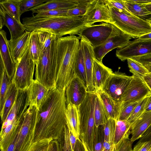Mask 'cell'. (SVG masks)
<instances>
[{
    "label": "cell",
    "instance_id": "8992f818",
    "mask_svg": "<svg viewBox=\"0 0 151 151\" xmlns=\"http://www.w3.org/2000/svg\"><path fill=\"white\" fill-rule=\"evenodd\" d=\"M111 24L132 38H137L151 32V25L147 20L134 15H129L108 6Z\"/></svg>",
    "mask_w": 151,
    "mask_h": 151
},
{
    "label": "cell",
    "instance_id": "d6a6232c",
    "mask_svg": "<svg viewBox=\"0 0 151 151\" xmlns=\"http://www.w3.org/2000/svg\"><path fill=\"white\" fill-rule=\"evenodd\" d=\"M28 47L31 55L36 65L38 61L40 52L38 31H34L31 32Z\"/></svg>",
    "mask_w": 151,
    "mask_h": 151
},
{
    "label": "cell",
    "instance_id": "83f0119b",
    "mask_svg": "<svg viewBox=\"0 0 151 151\" xmlns=\"http://www.w3.org/2000/svg\"><path fill=\"white\" fill-rule=\"evenodd\" d=\"M94 116L96 127L104 125L110 118L99 96L96 93Z\"/></svg>",
    "mask_w": 151,
    "mask_h": 151
},
{
    "label": "cell",
    "instance_id": "44dd1931",
    "mask_svg": "<svg viewBox=\"0 0 151 151\" xmlns=\"http://www.w3.org/2000/svg\"><path fill=\"white\" fill-rule=\"evenodd\" d=\"M28 89L29 106H35L38 110L49 89L35 79H34Z\"/></svg>",
    "mask_w": 151,
    "mask_h": 151
},
{
    "label": "cell",
    "instance_id": "277c9868",
    "mask_svg": "<svg viewBox=\"0 0 151 151\" xmlns=\"http://www.w3.org/2000/svg\"><path fill=\"white\" fill-rule=\"evenodd\" d=\"M40 52L36 65L35 79L49 89L56 88L58 72L56 51L57 37L47 33L38 35Z\"/></svg>",
    "mask_w": 151,
    "mask_h": 151
},
{
    "label": "cell",
    "instance_id": "60d3db41",
    "mask_svg": "<svg viewBox=\"0 0 151 151\" xmlns=\"http://www.w3.org/2000/svg\"><path fill=\"white\" fill-rule=\"evenodd\" d=\"M48 0H21L20 13L21 15L29 9L39 6Z\"/></svg>",
    "mask_w": 151,
    "mask_h": 151
},
{
    "label": "cell",
    "instance_id": "2e32d148",
    "mask_svg": "<svg viewBox=\"0 0 151 151\" xmlns=\"http://www.w3.org/2000/svg\"><path fill=\"white\" fill-rule=\"evenodd\" d=\"M80 39L86 70L87 91L95 93L92 80L93 62L95 59L93 47L85 39L82 38Z\"/></svg>",
    "mask_w": 151,
    "mask_h": 151
},
{
    "label": "cell",
    "instance_id": "7a4b0ae2",
    "mask_svg": "<svg viewBox=\"0 0 151 151\" xmlns=\"http://www.w3.org/2000/svg\"><path fill=\"white\" fill-rule=\"evenodd\" d=\"M22 24L28 32L45 31L58 38L67 35H78L86 26L83 16L39 17L33 15L23 18Z\"/></svg>",
    "mask_w": 151,
    "mask_h": 151
},
{
    "label": "cell",
    "instance_id": "f546056e",
    "mask_svg": "<svg viewBox=\"0 0 151 151\" xmlns=\"http://www.w3.org/2000/svg\"><path fill=\"white\" fill-rule=\"evenodd\" d=\"M74 71L75 76L81 80L86 87L87 79L86 70L80 42L75 58Z\"/></svg>",
    "mask_w": 151,
    "mask_h": 151
},
{
    "label": "cell",
    "instance_id": "9f6ffc18",
    "mask_svg": "<svg viewBox=\"0 0 151 151\" xmlns=\"http://www.w3.org/2000/svg\"><path fill=\"white\" fill-rule=\"evenodd\" d=\"M16 136L17 135L13 142L8 147L6 151H14L16 140Z\"/></svg>",
    "mask_w": 151,
    "mask_h": 151
},
{
    "label": "cell",
    "instance_id": "836d02e7",
    "mask_svg": "<svg viewBox=\"0 0 151 151\" xmlns=\"http://www.w3.org/2000/svg\"><path fill=\"white\" fill-rule=\"evenodd\" d=\"M131 125L126 120H116L114 143H118L124 136L131 132Z\"/></svg>",
    "mask_w": 151,
    "mask_h": 151
},
{
    "label": "cell",
    "instance_id": "ac0fdd59",
    "mask_svg": "<svg viewBox=\"0 0 151 151\" xmlns=\"http://www.w3.org/2000/svg\"><path fill=\"white\" fill-rule=\"evenodd\" d=\"M4 26L6 27L10 31L11 41L15 40L26 31L23 24L11 16L0 5V30L2 29Z\"/></svg>",
    "mask_w": 151,
    "mask_h": 151
},
{
    "label": "cell",
    "instance_id": "94428289",
    "mask_svg": "<svg viewBox=\"0 0 151 151\" xmlns=\"http://www.w3.org/2000/svg\"><path fill=\"white\" fill-rule=\"evenodd\" d=\"M148 22L151 25V18L148 21Z\"/></svg>",
    "mask_w": 151,
    "mask_h": 151
},
{
    "label": "cell",
    "instance_id": "3957f363",
    "mask_svg": "<svg viewBox=\"0 0 151 151\" xmlns=\"http://www.w3.org/2000/svg\"><path fill=\"white\" fill-rule=\"evenodd\" d=\"M80 38L75 35L58 38L56 60L58 72L56 88L65 90L76 76L74 71L75 58L80 44Z\"/></svg>",
    "mask_w": 151,
    "mask_h": 151
},
{
    "label": "cell",
    "instance_id": "ba28073f",
    "mask_svg": "<svg viewBox=\"0 0 151 151\" xmlns=\"http://www.w3.org/2000/svg\"><path fill=\"white\" fill-rule=\"evenodd\" d=\"M35 65L28 47L19 61L16 65L12 79L18 90L28 89L31 85L34 80Z\"/></svg>",
    "mask_w": 151,
    "mask_h": 151
},
{
    "label": "cell",
    "instance_id": "680465c9",
    "mask_svg": "<svg viewBox=\"0 0 151 151\" xmlns=\"http://www.w3.org/2000/svg\"><path fill=\"white\" fill-rule=\"evenodd\" d=\"M146 9L151 13V3L147 4L145 6Z\"/></svg>",
    "mask_w": 151,
    "mask_h": 151
},
{
    "label": "cell",
    "instance_id": "74e56055",
    "mask_svg": "<svg viewBox=\"0 0 151 151\" xmlns=\"http://www.w3.org/2000/svg\"><path fill=\"white\" fill-rule=\"evenodd\" d=\"M90 0H79L78 3L74 8L68 10L66 15L73 17H82L87 10Z\"/></svg>",
    "mask_w": 151,
    "mask_h": 151
},
{
    "label": "cell",
    "instance_id": "f1b7e54d",
    "mask_svg": "<svg viewBox=\"0 0 151 151\" xmlns=\"http://www.w3.org/2000/svg\"><path fill=\"white\" fill-rule=\"evenodd\" d=\"M18 89L12 82L9 87L2 111L0 113L1 123L6 118L16 100Z\"/></svg>",
    "mask_w": 151,
    "mask_h": 151
},
{
    "label": "cell",
    "instance_id": "5bb4252c",
    "mask_svg": "<svg viewBox=\"0 0 151 151\" xmlns=\"http://www.w3.org/2000/svg\"><path fill=\"white\" fill-rule=\"evenodd\" d=\"M132 76V79L122 96L121 102H137L151 94V90L142 78Z\"/></svg>",
    "mask_w": 151,
    "mask_h": 151
},
{
    "label": "cell",
    "instance_id": "5b68a950",
    "mask_svg": "<svg viewBox=\"0 0 151 151\" xmlns=\"http://www.w3.org/2000/svg\"><path fill=\"white\" fill-rule=\"evenodd\" d=\"M96 96V93L87 92L85 99L78 107L79 138L90 151H93V140L96 127L94 116Z\"/></svg>",
    "mask_w": 151,
    "mask_h": 151
},
{
    "label": "cell",
    "instance_id": "f907efd6",
    "mask_svg": "<svg viewBox=\"0 0 151 151\" xmlns=\"http://www.w3.org/2000/svg\"><path fill=\"white\" fill-rule=\"evenodd\" d=\"M73 151H85L83 143L79 138L77 139Z\"/></svg>",
    "mask_w": 151,
    "mask_h": 151
},
{
    "label": "cell",
    "instance_id": "bcb514c9",
    "mask_svg": "<svg viewBox=\"0 0 151 151\" xmlns=\"http://www.w3.org/2000/svg\"><path fill=\"white\" fill-rule=\"evenodd\" d=\"M139 63L151 72V54L131 58Z\"/></svg>",
    "mask_w": 151,
    "mask_h": 151
},
{
    "label": "cell",
    "instance_id": "d590c367",
    "mask_svg": "<svg viewBox=\"0 0 151 151\" xmlns=\"http://www.w3.org/2000/svg\"><path fill=\"white\" fill-rule=\"evenodd\" d=\"M149 96L146 97L139 102L126 120L131 126L145 112L146 106Z\"/></svg>",
    "mask_w": 151,
    "mask_h": 151
},
{
    "label": "cell",
    "instance_id": "f6af8a7d",
    "mask_svg": "<svg viewBox=\"0 0 151 151\" xmlns=\"http://www.w3.org/2000/svg\"><path fill=\"white\" fill-rule=\"evenodd\" d=\"M50 139H43L34 143L28 151H48Z\"/></svg>",
    "mask_w": 151,
    "mask_h": 151
},
{
    "label": "cell",
    "instance_id": "4316f807",
    "mask_svg": "<svg viewBox=\"0 0 151 151\" xmlns=\"http://www.w3.org/2000/svg\"><path fill=\"white\" fill-rule=\"evenodd\" d=\"M0 113L3 110L5 100L12 79L8 76L2 60L0 58Z\"/></svg>",
    "mask_w": 151,
    "mask_h": 151
},
{
    "label": "cell",
    "instance_id": "b9f144b4",
    "mask_svg": "<svg viewBox=\"0 0 151 151\" xmlns=\"http://www.w3.org/2000/svg\"><path fill=\"white\" fill-rule=\"evenodd\" d=\"M108 6L115 8L129 15H133L125 5L124 0H104Z\"/></svg>",
    "mask_w": 151,
    "mask_h": 151
},
{
    "label": "cell",
    "instance_id": "8fae6325",
    "mask_svg": "<svg viewBox=\"0 0 151 151\" xmlns=\"http://www.w3.org/2000/svg\"><path fill=\"white\" fill-rule=\"evenodd\" d=\"M151 54V39L137 38L130 41L125 46L118 48L116 55L122 61L128 58Z\"/></svg>",
    "mask_w": 151,
    "mask_h": 151
},
{
    "label": "cell",
    "instance_id": "6f0895ef",
    "mask_svg": "<svg viewBox=\"0 0 151 151\" xmlns=\"http://www.w3.org/2000/svg\"><path fill=\"white\" fill-rule=\"evenodd\" d=\"M139 38L143 40L151 39V32L141 36Z\"/></svg>",
    "mask_w": 151,
    "mask_h": 151
},
{
    "label": "cell",
    "instance_id": "e575fe53",
    "mask_svg": "<svg viewBox=\"0 0 151 151\" xmlns=\"http://www.w3.org/2000/svg\"><path fill=\"white\" fill-rule=\"evenodd\" d=\"M129 71L132 75L142 78L149 73V71L143 65L135 60L128 58L127 60Z\"/></svg>",
    "mask_w": 151,
    "mask_h": 151
},
{
    "label": "cell",
    "instance_id": "4fadbf2b",
    "mask_svg": "<svg viewBox=\"0 0 151 151\" xmlns=\"http://www.w3.org/2000/svg\"><path fill=\"white\" fill-rule=\"evenodd\" d=\"M83 17L86 26L100 22L111 24L109 7L104 0H90L87 12Z\"/></svg>",
    "mask_w": 151,
    "mask_h": 151
},
{
    "label": "cell",
    "instance_id": "6125c7cd",
    "mask_svg": "<svg viewBox=\"0 0 151 151\" xmlns=\"http://www.w3.org/2000/svg\"><path fill=\"white\" fill-rule=\"evenodd\" d=\"M104 151H109L107 150H105Z\"/></svg>",
    "mask_w": 151,
    "mask_h": 151
},
{
    "label": "cell",
    "instance_id": "1f68e13d",
    "mask_svg": "<svg viewBox=\"0 0 151 151\" xmlns=\"http://www.w3.org/2000/svg\"><path fill=\"white\" fill-rule=\"evenodd\" d=\"M21 0H1L0 5L11 16L21 23L20 17Z\"/></svg>",
    "mask_w": 151,
    "mask_h": 151
},
{
    "label": "cell",
    "instance_id": "91938a15",
    "mask_svg": "<svg viewBox=\"0 0 151 151\" xmlns=\"http://www.w3.org/2000/svg\"><path fill=\"white\" fill-rule=\"evenodd\" d=\"M83 143V146H84V148H85V151H90V150H89L87 148V147H86V145L84 143Z\"/></svg>",
    "mask_w": 151,
    "mask_h": 151
},
{
    "label": "cell",
    "instance_id": "484cf974",
    "mask_svg": "<svg viewBox=\"0 0 151 151\" xmlns=\"http://www.w3.org/2000/svg\"><path fill=\"white\" fill-rule=\"evenodd\" d=\"M116 120L109 118L104 125V142L102 151H114L115 147L114 136Z\"/></svg>",
    "mask_w": 151,
    "mask_h": 151
},
{
    "label": "cell",
    "instance_id": "52a82bcc",
    "mask_svg": "<svg viewBox=\"0 0 151 151\" xmlns=\"http://www.w3.org/2000/svg\"><path fill=\"white\" fill-rule=\"evenodd\" d=\"M38 109L29 106L20 125L14 151H28L33 143Z\"/></svg>",
    "mask_w": 151,
    "mask_h": 151
},
{
    "label": "cell",
    "instance_id": "ee69618b",
    "mask_svg": "<svg viewBox=\"0 0 151 151\" xmlns=\"http://www.w3.org/2000/svg\"><path fill=\"white\" fill-rule=\"evenodd\" d=\"M58 141L61 151H72L69 140V131L67 126L65 129L62 137Z\"/></svg>",
    "mask_w": 151,
    "mask_h": 151
},
{
    "label": "cell",
    "instance_id": "11a10c76",
    "mask_svg": "<svg viewBox=\"0 0 151 151\" xmlns=\"http://www.w3.org/2000/svg\"><path fill=\"white\" fill-rule=\"evenodd\" d=\"M151 111V94L148 97L146 105L145 111L148 112Z\"/></svg>",
    "mask_w": 151,
    "mask_h": 151
},
{
    "label": "cell",
    "instance_id": "e0dca14e",
    "mask_svg": "<svg viewBox=\"0 0 151 151\" xmlns=\"http://www.w3.org/2000/svg\"><path fill=\"white\" fill-rule=\"evenodd\" d=\"M111 69L95 59L93 60L92 71V83L96 93L103 90L109 78L113 73Z\"/></svg>",
    "mask_w": 151,
    "mask_h": 151
},
{
    "label": "cell",
    "instance_id": "30bf717a",
    "mask_svg": "<svg viewBox=\"0 0 151 151\" xmlns=\"http://www.w3.org/2000/svg\"><path fill=\"white\" fill-rule=\"evenodd\" d=\"M113 25V30L109 37L103 44L93 48L95 59L99 62L102 63L103 59L107 53L115 48L125 46L132 38Z\"/></svg>",
    "mask_w": 151,
    "mask_h": 151
},
{
    "label": "cell",
    "instance_id": "7c38bea8",
    "mask_svg": "<svg viewBox=\"0 0 151 151\" xmlns=\"http://www.w3.org/2000/svg\"><path fill=\"white\" fill-rule=\"evenodd\" d=\"M133 77L125 73L113 72L107 80L103 90L116 100L121 101L122 96Z\"/></svg>",
    "mask_w": 151,
    "mask_h": 151
},
{
    "label": "cell",
    "instance_id": "8d00e7d4",
    "mask_svg": "<svg viewBox=\"0 0 151 151\" xmlns=\"http://www.w3.org/2000/svg\"><path fill=\"white\" fill-rule=\"evenodd\" d=\"M104 138V125L96 127L93 140V151H102Z\"/></svg>",
    "mask_w": 151,
    "mask_h": 151
},
{
    "label": "cell",
    "instance_id": "4dcf8cb0",
    "mask_svg": "<svg viewBox=\"0 0 151 151\" xmlns=\"http://www.w3.org/2000/svg\"><path fill=\"white\" fill-rule=\"evenodd\" d=\"M124 1L126 7L133 15L147 21L151 18V13L145 7L146 5Z\"/></svg>",
    "mask_w": 151,
    "mask_h": 151
},
{
    "label": "cell",
    "instance_id": "681fc988",
    "mask_svg": "<svg viewBox=\"0 0 151 151\" xmlns=\"http://www.w3.org/2000/svg\"><path fill=\"white\" fill-rule=\"evenodd\" d=\"M48 151H61L59 141L56 140H51L50 143Z\"/></svg>",
    "mask_w": 151,
    "mask_h": 151
},
{
    "label": "cell",
    "instance_id": "f35d334b",
    "mask_svg": "<svg viewBox=\"0 0 151 151\" xmlns=\"http://www.w3.org/2000/svg\"><path fill=\"white\" fill-rule=\"evenodd\" d=\"M140 101L132 103L122 102L118 120H127L135 107Z\"/></svg>",
    "mask_w": 151,
    "mask_h": 151
},
{
    "label": "cell",
    "instance_id": "6da1fadb",
    "mask_svg": "<svg viewBox=\"0 0 151 151\" xmlns=\"http://www.w3.org/2000/svg\"><path fill=\"white\" fill-rule=\"evenodd\" d=\"M65 90H49L37 113L33 143L42 140H59L67 125Z\"/></svg>",
    "mask_w": 151,
    "mask_h": 151
},
{
    "label": "cell",
    "instance_id": "f5cc1de1",
    "mask_svg": "<svg viewBox=\"0 0 151 151\" xmlns=\"http://www.w3.org/2000/svg\"><path fill=\"white\" fill-rule=\"evenodd\" d=\"M69 137L71 148L72 151H73L77 138L73 135L71 132L70 131H69Z\"/></svg>",
    "mask_w": 151,
    "mask_h": 151
},
{
    "label": "cell",
    "instance_id": "c3c4849f",
    "mask_svg": "<svg viewBox=\"0 0 151 151\" xmlns=\"http://www.w3.org/2000/svg\"><path fill=\"white\" fill-rule=\"evenodd\" d=\"M139 142H151V124L139 139Z\"/></svg>",
    "mask_w": 151,
    "mask_h": 151
},
{
    "label": "cell",
    "instance_id": "603a6c76",
    "mask_svg": "<svg viewBox=\"0 0 151 151\" xmlns=\"http://www.w3.org/2000/svg\"><path fill=\"white\" fill-rule=\"evenodd\" d=\"M151 124V111L145 112L131 125L130 139L133 142L139 139L144 132Z\"/></svg>",
    "mask_w": 151,
    "mask_h": 151
},
{
    "label": "cell",
    "instance_id": "9c48e42d",
    "mask_svg": "<svg viewBox=\"0 0 151 151\" xmlns=\"http://www.w3.org/2000/svg\"><path fill=\"white\" fill-rule=\"evenodd\" d=\"M113 28L112 24L102 22L97 24L86 26L80 32L79 38L88 42L93 48L103 44L111 34Z\"/></svg>",
    "mask_w": 151,
    "mask_h": 151
},
{
    "label": "cell",
    "instance_id": "7bdbcfd3",
    "mask_svg": "<svg viewBox=\"0 0 151 151\" xmlns=\"http://www.w3.org/2000/svg\"><path fill=\"white\" fill-rule=\"evenodd\" d=\"M68 10H49L36 12L35 16L39 17H53L66 16Z\"/></svg>",
    "mask_w": 151,
    "mask_h": 151
},
{
    "label": "cell",
    "instance_id": "db71d44e",
    "mask_svg": "<svg viewBox=\"0 0 151 151\" xmlns=\"http://www.w3.org/2000/svg\"><path fill=\"white\" fill-rule=\"evenodd\" d=\"M128 1L136 3L147 5L151 3V0H128Z\"/></svg>",
    "mask_w": 151,
    "mask_h": 151
},
{
    "label": "cell",
    "instance_id": "7dc6e473",
    "mask_svg": "<svg viewBox=\"0 0 151 151\" xmlns=\"http://www.w3.org/2000/svg\"><path fill=\"white\" fill-rule=\"evenodd\" d=\"M151 146V142H138L131 151H148Z\"/></svg>",
    "mask_w": 151,
    "mask_h": 151
},
{
    "label": "cell",
    "instance_id": "7402d4cb",
    "mask_svg": "<svg viewBox=\"0 0 151 151\" xmlns=\"http://www.w3.org/2000/svg\"><path fill=\"white\" fill-rule=\"evenodd\" d=\"M79 0H48L39 6L29 9L32 14L35 12L49 10H69L75 7Z\"/></svg>",
    "mask_w": 151,
    "mask_h": 151
},
{
    "label": "cell",
    "instance_id": "816d5d0a",
    "mask_svg": "<svg viewBox=\"0 0 151 151\" xmlns=\"http://www.w3.org/2000/svg\"><path fill=\"white\" fill-rule=\"evenodd\" d=\"M142 78L151 91V72L143 76Z\"/></svg>",
    "mask_w": 151,
    "mask_h": 151
},
{
    "label": "cell",
    "instance_id": "cb8c5ba5",
    "mask_svg": "<svg viewBox=\"0 0 151 151\" xmlns=\"http://www.w3.org/2000/svg\"><path fill=\"white\" fill-rule=\"evenodd\" d=\"M100 97L110 118L118 120L122 102L114 99L103 90L97 93Z\"/></svg>",
    "mask_w": 151,
    "mask_h": 151
},
{
    "label": "cell",
    "instance_id": "ffe728a7",
    "mask_svg": "<svg viewBox=\"0 0 151 151\" xmlns=\"http://www.w3.org/2000/svg\"><path fill=\"white\" fill-rule=\"evenodd\" d=\"M30 32L27 31L13 41L8 40V44L12 59L17 64L28 47Z\"/></svg>",
    "mask_w": 151,
    "mask_h": 151
},
{
    "label": "cell",
    "instance_id": "d6986e66",
    "mask_svg": "<svg viewBox=\"0 0 151 151\" xmlns=\"http://www.w3.org/2000/svg\"><path fill=\"white\" fill-rule=\"evenodd\" d=\"M0 58L8 77L12 79L15 73L16 65L13 61L8 44L6 33L3 29L0 30Z\"/></svg>",
    "mask_w": 151,
    "mask_h": 151
},
{
    "label": "cell",
    "instance_id": "9a60e30c",
    "mask_svg": "<svg viewBox=\"0 0 151 151\" xmlns=\"http://www.w3.org/2000/svg\"><path fill=\"white\" fill-rule=\"evenodd\" d=\"M87 92L85 85L78 77L75 76L65 90L66 105L71 104L78 107L85 99Z\"/></svg>",
    "mask_w": 151,
    "mask_h": 151
},
{
    "label": "cell",
    "instance_id": "d4e9b609",
    "mask_svg": "<svg viewBox=\"0 0 151 151\" xmlns=\"http://www.w3.org/2000/svg\"><path fill=\"white\" fill-rule=\"evenodd\" d=\"M65 116L69 131L77 139L79 138L80 124L78 107L71 104L67 105Z\"/></svg>",
    "mask_w": 151,
    "mask_h": 151
},
{
    "label": "cell",
    "instance_id": "ab89813d",
    "mask_svg": "<svg viewBox=\"0 0 151 151\" xmlns=\"http://www.w3.org/2000/svg\"><path fill=\"white\" fill-rule=\"evenodd\" d=\"M131 134L129 132L127 133L123 138L116 145L114 151H131L132 142L129 138Z\"/></svg>",
    "mask_w": 151,
    "mask_h": 151
}]
</instances>
